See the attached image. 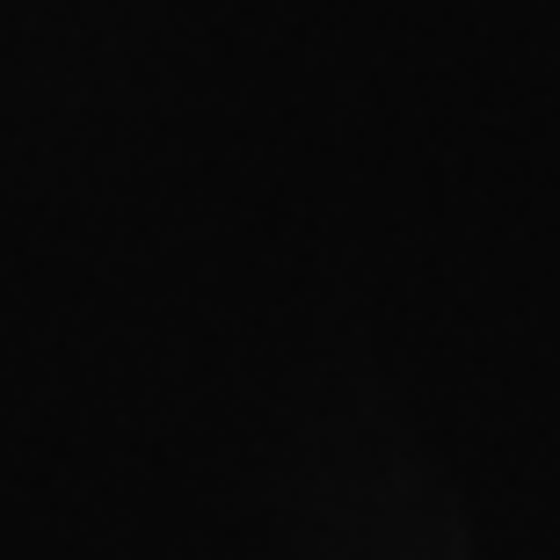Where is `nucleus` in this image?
I'll return each mask as SVG.
<instances>
[]
</instances>
